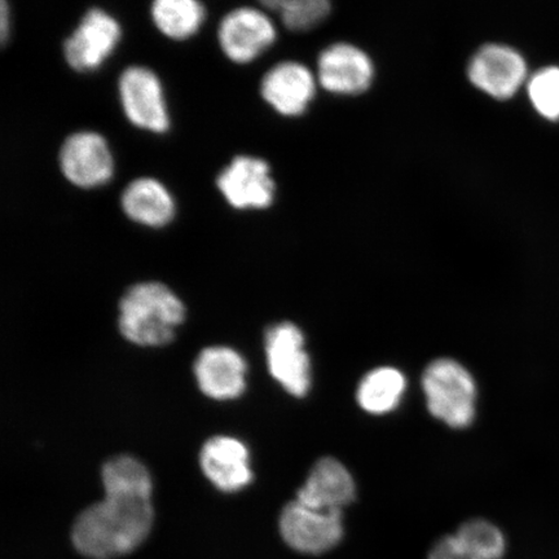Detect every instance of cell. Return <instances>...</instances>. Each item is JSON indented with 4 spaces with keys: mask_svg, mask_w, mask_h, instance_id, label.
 Listing matches in <instances>:
<instances>
[{
    "mask_svg": "<svg viewBox=\"0 0 559 559\" xmlns=\"http://www.w3.org/2000/svg\"><path fill=\"white\" fill-rule=\"evenodd\" d=\"M118 94L128 120L157 134H164L170 128L164 99L163 85L156 73L144 67L124 69L118 80Z\"/></svg>",
    "mask_w": 559,
    "mask_h": 559,
    "instance_id": "obj_6",
    "label": "cell"
},
{
    "mask_svg": "<svg viewBox=\"0 0 559 559\" xmlns=\"http://www.w3.org/2000/svg\"><path fill=\"white\" fill-rule=\"evenodd\" d=\"M105 498L76 519L72 540L81 555L114 559L131 554L148 537L155 512L152 493L108 489Z\"/></svg>",
    "mask_w": 559,
    "mask_h": 559,
    "instance_id": "obj_1",
    "label": "cell"
},
{
    "mask_svg": "<svg viewBox=\"0 0 559 559\" xmlns=\"http://www.w3.org/2000/svg\"><path fill=\"white\" fill-rule=\"evenodd\" d=\"M293 2H296V0H260V3L265 7V9L277 12H282L286 5Z\"/></svg>",
    "mask_w": 559,
    "mask_h": 559,
    "instance_id": "obj_25",
    "label": "cell"
},
{
    "mask_svg": "<svg viewBox=\"0 0 559 559\" xmlns=\"http://www.w3.org/2000/svg\"><path fill=\"white\" fill-rule=\"evenodd\" d=\"M121 39V26L100 9H91L64 41V58L76 72H91L103 66Z\"/></svg>",
    "mask_w": 559,
    "mask_h": 559,
    "instance_id": "obj_9",
    "label": "cell"
},
{
    "mask_svg": "<svg viewBox=\"0 0 559 559\" xmlns=\"http://www.w3.org/2000/svg\"><path fill=\"white\" fill-rule=\"evenodd\" d=\"M280 535L293 550L321 556L338 547L345 536L344 512L321 510L293 500L280 514Z\"/></svg>",
    "mask_w": 559,
    "mask_h": 559,
    "instance_id": "obj_4",
    "label": "cell"
},
{
    "mask_svg": "<svg viewBox=\"0 0 559 559\" xmlns=\"http://www.w3.org/2000/svg\"><path fill=\"white\" fill-rule=\"evenodd\" d=\"M528 97L537 114L549 121L559 120V68L539 70L528 81Z\"/></svg>",
    "mask_w": 559,
    "mask_h": 559,
    "instance_id": "obj_21",
    "label": "cell"
},
{
    "mask_svg": "<svg viewBox=\"0 0 559 559\" xmlns=\"http://www.w3.org/2000/svg\"><path fill=\"white\" fill-rule=\"evenodd\" d=\"M200 466L212 485L226 493L241 491L254 478L247 444L230 436L209 438L201 447Z\"/></svg>",
    "mask_w": 559,
    "mask_h": 559,
    "instance_id": "obj_14",
    "label": "cell"
},
{
    "mask_svg": "<svg viewBox=\"0 0 559 559\" xmlns=\"http://www.w3.org/2000/svg\"><path fill=\"white\" fill-rule=\"evenodd\" d=\"M423 389L432 416L453 429H465L475 417L477 388L465 367L451 359L432 361L423 377Z\"/></svg>",
    "mask_w": 559,
    "mask_h": 559,
    "instance_id": "obj_3",
    "label": "cell"
},
{
    "mask_svg": "<svg viewBox=\"0 0 559 559\" xmlns=\"http://www.w3.org/2000/svg\"><path fill=\"white\" fill-rule=\"evenodd\" d=\"M331 0H296L280 12L286 29L309 32L330 16Z\"/></svg>",
    "mask_w": 559,
    "mask_h": 559,
    "instance_id": "obj_22",
    "label": "cell"
},
{
    "mask_svg": "<svg viewBox=\"0 0 559 559\" xmlns=\"http://www.w3.org/2000/svg\"><path fill=\"white\" fill-rule=\"evenodd\" d=\"M405 388L407 381L401 370L391 367L377 368L359 383L356 401L368 414H389L401 404Z\"/></svg>",
    "mask_w": 559,
    "mask_h": 559,
    "instance_id": "obj_18",
    "label": "cell"
},
{
    "mask_svg": "<svg viewBox=\"0 0 559 559\" xmlns=\"http://www.w3.org/2000/svg\"><path fill=\"white\" fill-rule=\"evenodd\" d=\"M218 40L230 61L248 64L274 45L276 27L264 12L241 7L222 19Z\"/></svg>",
    "mask_w": 559,
    "mask_h": 559,
    "instance_id": "obj_11",
    "label": "cell"
},
{
    "mask_svg": "<svg viewBox=\"0 0 559 559\" xmlns=\"http://www.w3.org/2000/svg\"><path fill=\"white\" fill-rule=\"evenodd\" d=\"M428 559H472L467 557L463 550L459 548L452 535L440 537L439 540L432 545Z\"/></svg>",
    "mask_w": 559,
    "mask_h": 559,
    "instance_id": "obj_23",
    "label": "cell"
},
{
    "mask_svg": "<svg viewBox=\"0 0 559 559\" xmlns=\"http://www.w3.org/2000/svg\"><path fill=\"white\" fill-rule=\"evenodd\" d=\"M356 499V484L353 474L341 461L333 457L320 459L312 466L296 500L304 506L321 510H341L352 506Z\"/></svg>",
    "mask_w": 559,
    "mask_h": 559,
    "instance_id": "obj_16",
    "label": "cell"
},
{
    "mask_svg": "<svg viewBox=\"0 0 559 559\" xmlns=\"http://www.w3.org/2000/svg\"><path fill=\"white\" fill-rule=\"evenodd\" d=\"M373 76L372 60L353 45L335 44L319 56L318 82L332 94H362L372 85Z\"/></svg>",
    "mask_w": 559,
    "mask_h": 559,
    "instance_id": "obj_13",
    "label": "cell"
},
{
    "mask_svg": "<svg viewBox=\"0 0 559 559\" xmlns=\"http://www.w3.org/2000/svg\"><path fill=\"white\" fill-rule=\"evenodd\" d=\"M216 187L236 210L267 209L275 199L276 186L271 167L262 158L237 156L216 178Z\"/></svg>",
    "mask_w": 559,
    "mask_h": 559,
    "instance_id": "obj_12",
    "label": "cell"
},
{
    "mask_svg": "<svg viewBox=\"0 0 559 559\" xmlns=\"http://www.w3.org/2000/svg\"><path fill=\"white\" fill-rule=\"evenodd\" d=\"M264 354L272 379L286 393L296 397L309 394L311 361L297 325L290 321L271 325L264 334Z\"/></svg>",
    "mask_w": 559,
    "mask_h": 559,
    "instance_id": "obj_5",
    "label": "cell"
},
{
    "mask_svg": "<svg viewBox=\"0 0 559 559\" xmlns=\"http://www.w3.org/2000/svg\"><path fill=\"white\" fill-rule=\"evenodd\" d=\"M185 320L183 300L158 282L130 286L118 304V330L126 341L139 347L169 345Z\"/></svg>",
    "mask_w": 559,
    "mask_h": 559,
    "instance_id": "obj_2",
    "label": "cell"
},
{
    "mask_svg": "<svg viewBox=\"0 0 559 559\" xmlns=\"http://www.w3.org/2000/svg\"><path fill=\"white\" fill-rule=\"evenodd\" d=\"M467 75L475 87L493 99L507 100L527 80L523 56L504 45H486L473 56Z\"/></svg>",
    "mask_w": 559,
    "mask_h": 559,
    "instance_id": "obj_8",
    "label": "cell"
},
{
    "mask_svg": "<svg viewBox=\"0 0 559 559\" xmlns=\"http://www.w3.org/2000/svg\"><path fill=\"white\" fill-rule=\"evenodd\" d=\"M62 175L75 187L96 188L114 178L115 160L105 139L93 131L69 135L59 153Z\"/></svg>",
    "mask_w": 559,
    "mask_h": 559,
    "instance_id": "obj_7",
    "label": "cell"
},
{
    "mask_svg": "<svg viewBox=\"0 0 559 559\" xmlns=\"http://www.w3.org/2000/svg\"><path fill=\"white\" fill-rule=\"evenodd\" d=\"M248 365L237 349L209 346L193 362V376L202 394L215 402L239 400L247 390Z\"/></svg>",
    "mask_w": 559,
    "mask_h": 559,
    "instance_id": "obj_10",
    "label": "cell"
},
{
    "mask_svg": "<svg viewBox=\"0 0 559 559\" xmlns=\"http://www.w3.org/2000/svg\"><path fill=\"white\" fill-rule=\"evenodd\" d=\"M151 13L157 29L174 40L193 37L205 20L199 0H153Z\"/></svg>",
    "mask_w": 559,
    "mask_h": 559,
    "instance_id": "obj_19",
    "label": "cell"
},
{
    "mask_svg": "<svg viewBox=\"0 0 559 559\" xmlns=\"http://www.w3.org/2000/svg\"><path fill=\"white\" fill-rule=\"evenodd\" d=\"M317 79L311 70L296 61H284L270 69L261 83V95L277 114L304 115L317 94Z\"/></svg>",
    "mask_w": 559,
    "mask_h": 559,
    "instance_id": "obj_15",
    "label": "cell"
},
{
    "mask_svg": "<svg viewBox=\"0 0 559 559\" xmlns=\"http://www.w3.org/2000/svg\"><path fill=\"white\" fill-rule=\"evenodd\" d=\"M11 32V11L7 0H0V41L2 46L9 41Z\"/></svg>",
    "mask_w": 559,
    "mask_h": 559,
    "instance_id": "obj_24",
    "label": "cell"
},
{
    "mask_svg": "<svg viewBox=\"0 0 559 559\" xmlns=\"http://www.w3.org/2000/svg\"><path fill=\"white\" fill-rule=\"evenodd\" d=\"M121 207L130 221L150 228L170 225L177 210L167 188L153 178L132 180L121 195Z\"/></svg>",
    "mask_w": 559,
    "mask_h": 559,
    "instance_id": "obj_17",
    "label": "cell"
},
{
    "mask_svg": "<svg viewBox=\"0 0 559 559\" xmlns=\"http://www.w3.org/2000/svg\"><path fill=\"white\" fill-rule=\"evenodd\" d=\"M452 536L459 548L472 559H502L507 555L504 533L487 520L465 521Z\"/></svg>",
    "mask_w": 559,
    "mask_h": 559,
    "instance_id": "obj_20",
    "label": "cell"
}]
</instances>
